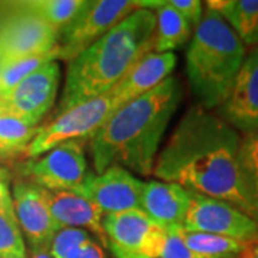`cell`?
Returning a JSON list of instances; mask_svg holds the SVG:
<instances>
[{
	"label": "cell",
	"mask_w": 258,
	"mask_h": 258,
	"mask_svg": "<svg viewBox=\"0 0 258 258\" xmlns=\"http://www.w3.org/2000/svg\"><path fill=\"white\" fill-rule=\"evenodd\" d=\"M245 56L240 37L218 12L207 6L185 57L186 78L200 106L208 111L221 106Z\"/></svg>",
	"instance_id": "cell-4"
},
{
	"label": "cell",
	"mask_w": 258,
	"mask_h": 258,
	"mask_svg": "<svg viewBox=\"0 0 258 258\" xmlns=\"http://www.w3.org/2000/svg\"><path fill=\"white\" fill-rule=\"evenodd\" d=\"M137 9V0H86L76 18L59 32L57 60L69 63Z\"/></svg>",
	"instance_id": "cell-6"
},
{
	"label": "cell",
	"mask_w": 258,
	"mask_h": 258,
	"mask_svg": "<svg viewBox=\"0 0 258 258\" xmlns=\"http://www.w3.org/2000/svg\"><path fill=\"white\" fill-rule=\"evenodd\" d=\"M33 184L50 191L76 192L89 174L82 141H68L25 165Z\"/></svg>",
	"instance_id": "cell-10"
},
{
	"label": "cell",
	"mask_w": 258,
	"mask_h": 258,
	"mask_svg": "<svg viewBox=\"0 0 258 258\" xmlns=\"http://www.w3.org/2000/svg\"><path fill=\"white\" fill-rule=\"evenodd\" d=\"M60 78L57 60L43 64L10 92L0 96V112L37 126L55 103Z\"/></svg>",
	"instance_id": "cell-9"
},
{
	"label": "cell",
	"mask_w": 258,
	"mask_h": 258,
	"mask_svg": "<svg viewBox=\"0 0 258 258\" xmlns=\"http://www.w3.org/2000/svg\"><path fill=\"white\" fill-rule=\"evenodd\" d=\"M26 258H52L49 248H33L29 249V257Z\"/></svg>",
	"instance_id": "cell-30"
},
{
	"label": "cell",
	"mask_w": 258,
	"mask_h": 258,
	"mask_svg": "<svg viewBox=\"0 0 258 258\" xmlns=\"http://www.w3.org/2000/svg\"><path fill=\"white\" fill-rule=\"evenodd\" d=\"M37 131L39 126H30L16 116L0 112V155L8 157L26 152Z\"/></svg>",
	"instance_id": "cell-23"
},
{
	"label": "cell",
	"mask_w": 258,
	"mask_h": 258,
	"mask_svg": "<svg viewBox=\"0 0 258 258\" xmlns=\"http://www.w3.org/2000/svg\"><path fill=\"white\" fill-rule=\"evenodd\" d=\"M240 258H258V242L251 244L248 248L241 254Z\"/></svg>",
	"instance_id": "cell-31"
},
{
	"label": "cell",
	"mask_w": 258,
	"mask_h": 258,
	"mask_svg": "<svg viewBox=\"0 0 258 258\" xmlns=\"http://www.w3.org/2000/svg\"><path fill=\"white\" fill-rule=\"evenodd\" d=\"M154 13L157 18L154 52L172 53V50L182 47L188 40H191L194 35L191 25L166 2H162Z\"/></svg>",
	"instance_id": "cell-19"
},
{
	"label": "cell",
	"mask_w": 258,
	"mask_h": 258,
	"mask_svg": "<svg viewBox=\"0 0 258 258\" xmlns=\"http://www.w3.org/2000/svg\"><path fill=\"white\" fill-rule=\"evenodd\" d=\"M207 6L221 15L244 46H258V0H215Z\"/></svg>",
	"instance_id": "cell-18"
},
{
	"label": "cell",
	"mask_w": 258,
	"mask_h": 258,
	"mask_svg": "<svg viewBox=\"0 0 258 258\" xmlns=\"http://www.w3.org/2000/svg\"><path fill=\"white\" fill-rule=\"evenodd\" d=\"M116 109L119 108L109 91L56 115L49 123L39 126L36 137L26 149V155L36 159L68 141L83 142L85 139H91Z\"/></svg>",
	"instance_id": "cell-5"
},
{
	"label": "cell",
	"mask_w": 258,
	"mask_h": 258,
	"mask_svg": "<svg viewBox=\"0 0 258 258\" xmlns=\"http://www.w3.org/2000/svg\"><path fill=\"white\" fill-rule=\"evenodd\" d=\"M102 227L113 258L137 252L158 228L142 210L103 215Z\"/></svg>",
	"instance_id": "cell-17"
},
{
	"label": "cell",
	"mask_w": 258,
	"mask_h": 258,
	"mask_svg": "<svg viewBox=\"0 0 258 258\" xmlns=\"http://www.w3.org/2000/svg\"><path fill=\"white\" fill-rule=\"evenodd\" d=\"M12 201L23 238L29 249L49 248V244L59 231L47 207L43 188L32 181L20 179L13 185Z\"/></svg>",
	"instance_id": "cell-12"
},
{
	"label": "cell",
	"mask_w": 258,
	"mask_h": 258,
	"mask_svg": "<svg viewBox=\"0 0 258 258\" xmlns=\"http://www.w3.org/2000/svg\"><path fill=\"white\" fill-rule=\"evenodd\" d=\"M166 3L172 9H175L191 25L194 30L200 25L205 12L203 2L200 0H168Z\"/></svg>",
	"instance_id": "cell-28"
},
{
	"label": "cell",
	"mask_w": 258,
	"mask_h": 258,
	"mask_svg": "<svg viewBox=\"0 0 258 258\" xmlns=\"http://www.w3.org/2000/svg\"><path fill=\"white\" fill-rule=\"evenodd\" d=\"M120 258H197L185 245L181 230L166 231L158 227L144 245L134 254Z\"/></svg>",
	"instance_id": "cell-21"
},
{
	"label": "cell",
	"mask_w": 258,
	"mask_h": 258,
	"mask_svg": "<svg viewBox=\"0 0 258 258\" xmlns=\"http://www.w3.org/2000/svg\"><path fill=\"white\" fill-rule=\"evenodd\" d=\"M71 258H108L105 254V249L96 238H91L86 241L81 248L72 254Z\"/></svg>",
	"instance_id": "cell-29"
},
{
	"label": "cell",
	"mask_w": 258,
	"mask_h": 258,
	"mask_svg": "<svg viewBox=\"0 0 258 258\" xmlns=\"http://www.w3.org/2000/svg\"><path fill=\"white\" fill-rule=\"evenodd\" d=\"M241 137L217 112L194 105L158 152L152 175L189 192L234 204L258 218L241 181Z\"/></svg>",
	"instance_id": "cell-1"
},
{
	"label": "cell",
	"mask_w": 258,
	"mask_h": 258,
	"mask_svg": "<svg viewBox=\"0 0 258 258\" xmlns=\"http://www.w3.org/2000/svg\"><path fill=\"white\" fill-rule=\"evenodd\" d=\"M221 116L238 132H251L258 128V46L245 56L231 92L217 109Z\"/></svg>",
	"instance_id": "cell-13"
},
{
	"label": "cell",
	"mask_w": 258,
	"mask_h": 258,
	"mask_svg": "<svg viewBox=\"0 0 258 258\" xmlns=\"http://www.w3.org/2000/svg\"><path fill=\"white\" fill-rule=\"evenodd\" d=\"M185 245L197 258H240L251 244L208 232L181 230Z\"/></svg>",
	"instance_id": "cell-20"
},
{
	"label": "cell",
	"mask_w": 258,
	"mask_h": 258,
	"mask_svg": "<svg viewBox=\"0 0 258 258\" xmlns=\"http://www.w3.org/2000/svg\"><path fill=\"white\" fill-rule=\"evenodd\" d=\"M240 174L245 195L258 212V128L241 137Z\"/></svg>",
	"instance_id": "cell-22"
},
{
	"label": "cell",
	"mask_w": 258,
	"mask_h": 258,
	"mask_svg": "<svg viewBox=\"0 0 258 258\" xmlns=\"http://www.w3.org/2000/svg\"><path fill=\"white\" fill-rule=\"evenodd\" d=\"M47 207L57 228H82L92 232L103 248H108V240L102 227V214L89 200L72 191L43 189Z\"/></svg>",
	"instance_id": "cell-14"
},
{
	"label": "cell",
	"mask_w": 258,
	"mask_h": 258,
	"mask_svg": "<svg viewBox=\"0 0 258 258\" xmlns=\"http://www.w3.org/2000/svg\"><path fill=\"white\" fill-rule=\"evenodd\" d=\"M91 238L95 237L82 228H60L49 244V252L52 258H71Z\"/></svg>",
	"instance_id": "cell-27"
},
{
	"label": "cell",
	"mask_w": 258,
	"mask_h": 258,
	"mask_svg": "<svg viewBox=\"0 0 258 258\" xmlns=\"http://www.w3.org/2000/svg\"><path fill=\"white\" fill-rule=\"evenodd\" d=\"M145 181L122 166H111L102 174L89 171L76 194L85 197L103 214L141 210Z\"/></svg>",
	"instance_id": "cell-11"
},
{
	"label": "cell",
	"mask_w": 258,
	"mask_h": 258,
	"mask_svg": "<svg viewBox=\"0 0 258 258\" xmlns=\"http://www.w3.org/2000/svg\"><path fill=\"white\" fill-rule=\"evenodd\" d=\"M3 257H28L13 203L0 207V258Z\"/></svg>",
	"instance_id": "cell-26"
},
{
	"label": "cell",
	"mask_w": 258,
	"mask_h": 258,
	"mask_svg": "<svg viewBox=\"0 0 258 258\" xmlns=\"http://www.w3.org/2000/svg\"><path fill=\"white\" fill-rule=\"evenodd\" d=\"M176 55L151 52L135 64L111 92L118 108L137 99L169 78L175 69Z\"/></svg>",
	"instance_id": "cell-16"
},
{
	"label": "cell",
	"mask_w": 258,
	"mask_h": 258,
	"mask_svg": "<svg viewBox=\"0 0 258 258\" xmlns=\"http://www.w3.org/2000/svg\"><path fill=\"white\" fill-rule=\"evenodd\" d=\"M53 60H57V49L45 55L29 56L25 59H19L15 62L3 64L0 68V96L10 92L13 88H16L19 83L26 79L29 75L37 71L39 68Z\"/></svg>",
	"instance_id": "cell-25"
},
{
	"label": "cell",
	"mask_w": 258,
	"mask_h": 258,
	"mask_svg": "<svg viewBox=\"0 0 258 258\" xmlns=\"http://www.w3.org/2000/svg\"><path fill=\"white\" fill-rule=\"evenodd\" d=\"M154 10L137 9L68 63L56 115L112 91L139 60L154 52Z\"/></svg>",
	"instance_id": "cell-3"
},
{
	"label": "cell",
	"mask_w": 258,
	"mask_h": 258,
	"mask_svg": "<svg viewBox=\"0 0 258 258\" xmlns=\"http://www.w3.org/2000/svg\"><path fill=\"white\" fill-rule=\"evenodd\" d=\"M3 258H19V257H3Z\"/></svg>",
	"instance_id": "cell-32"
},
{
	"label": "cell",
	"mask_w": 258,
	"mask_h": 258,
	"mask_svg": "<svg viewBox=\"0 0 258 258\" xmlns=\"http://www.w3.org/2000/svg\"><path fill=\"white\" fill-rule=\"evenodd\" d=\"M182 231L208 232L245 244L258 242V218L234 204L189 192Z\"/></svg>",
	"instance_id": "cell-7"
},
{
	"label": "cell",
	"mask_w": 258,
	"mask_h": 258,
	"mask_svg": "<svg viewBox=\"0 0 258 258\" xmlns=\"http://www.w3.org/2000/svg\"><path fill=\"white\" fill-rule=\"evenodd\" d=\"M23 3L47 25L60 32L76 18L85 5V0H35Z\"/></svg>",
	"instance_id": "cell-24"
},
{
	"label": "cell",
	"mask_w": 258,
	"mask_h": 258,
	"mask_svg": "<svg viewBox=\"0 0 258 258\" xmlns=\"http://www.w3.org/2000/svg\"><path fill=\"white\" fill-rule=\"evenodd\" d=\"M182 93L181 81L171 75L155 89L113 112L89 139L95 172L122 166L142 176L152 175L159 145Z\"/></svg>",
	"instance_id": "cell-2"
},
{
	"label": "cell",
	"mask_w": 258,
	"mask_h": 258,
	"mask_svg": "<svg viewBox=\"0 0 258 258\" xmlns=\"http://www.w3.org/2000/svg\"><path fill=\"white\" fill-rule=\"evenodd\" d=\"M59 32L25 3L0 22V68L29 56L45 55L57 49Z\"/></svg>",
	"instance_id": "cell-8"
},
{
	"label": "cell",
	"mask_w": 258,
	"mask_h": 258,
	"mask_svg": "<svg viewBox=\"0 0 258 258\" xmlns=\"http://www.w3.org/2000/svg\"><path fill=\"white\" fill-rule=\"evenodd\" d=\"M188 207L189 191L181 185L157 179L145 182L141 210L159 228L166 231L182 230Z\"/></svg>",
	"instance_id": "cell-15"
}]
</instances>
